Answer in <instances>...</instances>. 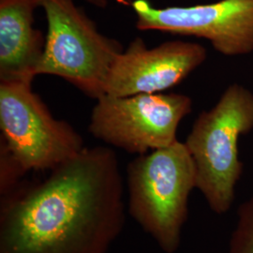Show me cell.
<instances>
[{
	"label": "cell",
	"instance_id": "3957f363",
	"mask_svg": "<svg viewBox=\"0 0 253 253\" xmlns=\"http://www.w3.org/2000/svg\"><path fill=\"white\" fill-rule=\"evenodd\" d=\"M253 128V94L240 84L227 87L217 104L201 113L185 144L196 166L197 189L218 215L229 211L243 171L240 136Z\"/></svg>",
	"mask_w": 253,
	"mask_h": 253
},
{
	"label": "cell",
	"instance_id": "7a4b0ae2",
	"mask_svg": "<svg viewBox=\"0 0 253 253\" xmlns=\"http://www.w3.org/2000/svg\"><path fill=\"white\" fill-rule=\"evenodd\" d=\"M128 213L165 253L179 248L188 202L197 187L193 158L185 143L139 155L126 168Z\"/></svg>",
	"mask_w": 253,
	"mask_h": 253
},
{
	"label": "cell",
	"instance_id": "5b68a950",
	"mask_svg": "<svg viewBox=\"0 0 253 253\" xmlns=\"http://www.w3.org/2000/svg\"><path fill=\"white\" fill-rule=\"evenodd\" d=\"M32 82L0 81L1 140L23 171H52L85 147L70 123L54 118Z\"/></svg>",
	"mask_w": 253,
	"mask_h": 253
},
{
	"label": "cell",
	"instance_id": "30bf717a",
	"mask_svg": "<svg viewBox=\"0 0 253 253\" xmlns=\"http://www.w3.org/2000/svg\"><path fill=\"white\" fill-rule=\"evenodd\" d=\"M229 253H253V197L240 205Z\"/></svg>",
	"mask_w": 253,
	"mask_h": 253
},
{
	"label": "cell",
	"instance_id": "52a82bcc",
	"mask_svg": "<svg viewBox=\"0 0 253 253\" xmlns=\"http://www.w3.org/2000/svg\"><path fill=\"white\" fill-rule=\"evenodd\" d=\"M131 8L139 30L203 38L226 56L253 51V0H219L190 7L156 8L134 0Z\"/></svg>",
	"mask_w": 253,
	"mask_h": 253
},
{
	"label": "cell",
	"instance_id": "9c48e42d",
	"mask_svg": "<svg viewBox=\"0 0 253 253\" xmlns=\"http://www.w3.org/2000/svg\"><path fill=\"white\" fill-rule=\"evenodd\" d=\"M42 0H0V81L33 82L45 46L34 27Z\"/></svg>",
	"mask_w": 253,
	"mask_h": 253
},
{
	"label": "cell",
	"instance_id": "8992f818",
	"mask_svg": "<svg viewBox=\"0 0 253 253\" xmlns=\"http://www.w3.org/2000/svg\"><path fill=\"white\" fill-rule=\"evenodd\" d=\"M191 110L192 100L184 94H105L96 100L88 130L107 145L143 155L177 141L179 123Z\"/></svg>",
	"mask_w": 253,
	"mask_h": 253
},
{
	"label": "cell",
	"instance_id": "277c9868",
	"mask_svg": "<svg viewBox=\"0 0 253 253\" xmlns=\"http://www.w3.org/2000/svg\"><path fill=\"white\" fill-rule=\"evenodd\" d=\"M47 34L37 75H54L85 96L105 95L109 73L123 47L104 36L73 0H42Z\"/></svg>",
	"mask_w": 253,
	"mask_h": 253
},
{
	"label": "cell",
	"instance_id": "ba28073f",
	"mask_svg": "<svg viewBox=\"0 0 253 253\" xmlns=\"http://www.w3.org/2000/svg\"><path fill=\"white\" fill-rule=\"evenodd\" d=\"M207 57V49L199 43L172 41L148 48L138 37L113 64L105 94L127 97L161 93L180 84Z\"/></svg>",
	"mask_w": 253,
	"mask_h": 253
},
{
	"label": "cell",
	"instance_id": "8fae6325",
	"mask_svg": "<svg viewBox=\"0 0 253 253\" xmlns=\"http://www.w3.org/2000/svg\"><path fill=\"white\" fill-rule=\"evenodd\" d=\"M86 2H88L91 5L98 7V8H106L108 5V0H85Z\"/></svg>",
	"mask_w": 253,
	"mask_h": 253
},
{
	"label": "cell",
	"instance_id": "6da1fadb",
	"mask_svg": "<svg viewBox=\"0 0 253 253\" xmlns=\"http://www.w3.org/2000/svg\"><path fill=\"white\" fill-rule=\"evenodd\" d=\"M125 220L117 155L84 147L44 180L1 196L0 253H107Z\"/></svg>",
	"mask_w": 253,
	"mask_h": 253
}]
</instances>
